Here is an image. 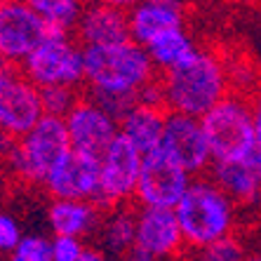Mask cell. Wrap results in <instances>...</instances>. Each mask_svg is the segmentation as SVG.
Here are the masks:
<instances>
[{"label":"cell","mask_w":261,"mask_h":261,"mask_svg":"<svg viewBox=\"0 0 261 261\" xmlns=\"http://www.w3.org/2000/svg\"><path fill=\"white\" fill-rule=\"evenodd\" d=\"M158 80L165 111L198 120L210 113L219 101L233 94L226 61L217 52L202 47L184 66L163 73Z\"/></svg>","instance_id":"1"},{"label":"cell","mask_w":261,"mask_h":261,"mask_svg":"<svg viewBox=\"0 0 261 261\" xmlns=\"http://www.w3.org/2000/svg\"><path fill=\"white\" fill-rule=\"evenodd\" d=\"M87 97L139 99V94L158 78L146 49L134 40L103 47H83Z\"/></svg>","instance_id":"2"},{"label":"cell","mask_w":261,"mask_h":261,"mask_svg":"<svg viewBox=\"0 0 261 261\" xmlns=\"http://www.w3.org/2000/svg\"><path fill=\"white\" fill-rule=\"evenodd\" d=\"M176 224L181 228L184 247L200 252L210 245L236 236L238 205L219 189L210 176L193 179L174 207Z\"/></svg>","instance_id":"3"},{"label":"cell","mask_w":261,"mask_h":261,"mask_svg":"<svg viewBox=\"0 0 261 261\" xmlns=\"http://www.w3.org/2000/svg\"><path fill=\"white\" fill-rule=\"evenodd\" d=\"M200 125L214 163L245 158L256 148L252 109L245 94H236V92L228 94L224 101H219L210 113L200 118Z\"/></svg>","instance_id":"4"},{"label":"cell","mask_w":261,"mask_h":261,"mask_svg":"<svg viewBox=\"0 0 261 261\" xmlns=\"http://www.w3.org/2000/svg\"><path fill=\"white\" fill-rule=\"evenodd\" d=\"M71 153L64 118L45 116L26 137L17 141L10 163L5 165L17 179L29 184H43L52 167Z\"/></svg>","instance_id":"5"},{"label":"cell","mask_w":261,"mask_h":261,"mask_svg":"<svg viewBox=\"0 0 261 261\" xmlns=\"http://www.w3.org/2000/svg\"><path fill=\"white\" fill-rule=\"evenodd\" d=\"M19 71L38 87H71L80 90L85 85V57L83 45L73 36H45Z\"/></svg>","instance_id":"6"},{"label":"cell","mask_w":261,"mask_h":261,"mask_svg":"<svg viewBox=\"0 0 261 261\" xmlns=\"http://www.w3.org/2000/svg\"><path fill=\"white\" fill-rule=\"evenodd\" d=\"M141 155L127 139H118L106 148L99 160V191L94 205L106 210L125 207L137 193V181L141 172Z\"/></svg>","instance_id":"7"},{"label":"cell","mask_w":261,"mask_h":261,"mask_svg":"<svg viewBox=\"0 0 261 261\" xmlns=\"http://www.w3.org/2000/svg\"><path fill=\"white\" fill-rule=\"evenodd\" d=\"M43 118L40 90L19 68L7 66L0 75V132L21 139Z\"/></svg>","instance_id":"8"},{"label":"cell","mask_w":261,"mask_h":261,"mask_svg":"<svg viewBox=\"0 0 261 261\" xmlns=\"http://www.w3.org/2000/svg\"><path fill=\"white\" fill-rule=\"evenodd\" d=\"M193 176L174 165L160 151L141 158V172L134 200L146 210H174L189 191Z\"/></svg>","instance_id":"9"},{"label":"cell","mask_w":261,"mask_h":261,"mask_svg":"<svg viewBox=\"0 0 261 261\" xmlns=\"http://www.w3.org/2000/svg\"><path fill=\"white\" fill-rule=\"evenodd\" d=\"M158 151L193 179L210 172V167L214 165L210 144H207V137L198 118L167 113Z\"/></svg>","instance_id":"10"},{"label":"cell","mask_w":261,"mask_h":261,"mask_svg":"<svg viewBox=\"0 0 261 261\" xmlns=\"http://www.w3.org/2000/svg\"><path fill=\"white\" fill-rule=\"evenodd\" d=\"M45 36L47 31L31 3H0V61L5 66L19 68L26 57L45 40Z\"/></svg>","instance_id":"11"},{"label":"cell","mask_w":261,"mask_h":261,"mask_svg":"<svg viewBox=\"0 0 261 261\" xmlns=\"http://www.w3.org/2000/svg\"><path fill=\"white\" fill-rule=\"evenodd\" d=\"M64 122H66L71 151L80 153V155H87V158H94V160H101L106 148L120 134L116 118H111L90 97H80L78 103L64 118Z\"/></svg>","instance_id":"12"},{"label":"cell","mask_w":261,"mask_h":261,"mask_svg":"<svg viewBox=\"0 0 261 261\" xmlns=\"http://www.w3.org/2000/svg\"><path fill=\"white\" fill-rule=\"evenodd\" d=\"M134 249L151 261H174L184 249L181 228L176 224L174 210H137Z\"/></svg>","instance_id":"13"},{"label":"cell","mask_w":261,"mask_h":261,"mask_svg":"<svg viewBox=\"0 0 261 261\" xmlns=\"http://www.w3.org/2000/svg\"><path fill=\"white\" fill-rule=\"evenodd\" d=\"M52 200L94 202L99 191V160L71 151L43 181Z\"/></svg>","instance_id":"14"},{"label":"cell","mask_w":261,"mask_h":261,"mask_svg":"<svg viewBox=\"0 0 261 261\" xmlns=\"http://www.w3.org/2000/svg\"><path fill=\"white\" fill-rule=\"evenodd\" d=\"M75 40L83 47H103L129 40L127 5L125 3H90L75 29Z\"/></svg>","instance_id":"15"},{"label":"cell","mask_w":261,"mask_h":261,"mask_svg":"<svg viewBox=\"0 0 261 261\" xmlns=\"http://www.w3.org/2000/svg\"><path fill=\"white\" fill-rule=\"evenodd\" d=\"M210 179L224 191L238 207H252L261 202V148H254L245 158L214 163Z\"/></svg>","instance_id":"16"},{"label":"cell","mask_w":261,"mask_h":261,"mask_svg":"<svg viewBox=\"0 0 261 261\" xmlns=\"http://www.w3.org/2000/svg\"><path fill=\"white\" fill-rule=\"evenodd\" d=\"M127 24H129V40L137 45H146L158 36L172 29L186 26V7L174 0H144L127 5Z\"/></svg>","instance_id":"17"},{"label":"cell","mask_w":261,"mask_h":261,"mask_svg":"<svg viewBox=\"0 0 261 261\" xmlns=\"http://www.w3.org/2000/svg\"><path fill=\"white\" fill-rule=\"evenodd\" d=\"M165 118H167V111L165 109L137 101L132 109L120 118L118 129H120L122 139H127L141 155H148V153L160 148Z\"/></svg>","instance_id":"18"},{"label":"cell","mask_w":261,"mask_h":261,"mask_svg":"<svg viewBox=\"0 0 261 261\" xmlns=\"http://www.w3.org/2000/svg\"><path fill=\"white\" fill-rule=\"evenodd\" d=\"M103 210L94 202H75V200H52L47 207V226L52 236L64 238H83L99 231Z\"/></svg>","instance_id":"19"},{"label":"cell","mask_w":261,"mask_h":261,"mask_svg":"<svg viewBox=\"0 0 261 261\" xmlns=\"http://www.w3.org/2000/svg\"><path fill=\"white\" fill-rule=\"evenodd\" d=\"M144 49L151 59L153 68L158 71V75H163V73H170L174 68L184 66L200 47L195 43V38L191 36V31H186V26H184V29H172L163 36H158Z\"/></svg>","instance_id":"20"},{"label":"cell","mask_w":261,"mask_h":261,"mask_svg":"<svg viewBox=\"0 0 261 261\" xmlns=\"http://www.w3.org/2000/svg\"><path fill=\"white\" fill-rule=\"evenodd\" d=\"M134 231H137V210L129 205L106 210L99 224V240L109 254L125 256L134 247Z\"/></svg>","instance_id":"21"},{"label":"cell","mask_w":261,"mask_h":261,"mask_svg":"<svg viewBox=\"0 0 261 261\" xmlns=\"http://www.w3.org/2000/svg\"><path fill=\"white\" fill-rule=\"evenodd\" d=\"M47 36H73L85 5L75 0H31Z\"/></svg>","instance_id":"22"},{"label":"cell","mask_w":261,"mask_h":261,"mask_svg":"<svg viewBox=\"0 0 261 261\" xmlns=\"http://www.w3.org/2000/svg\"><path fill=\"white\" fill-rule=\"evenodd\" d=\"M7 261H52L49 238L40 233H24L19 245L7 254Z\"/></svg>","instance_id":"23"},{"label":"cell","mask_w":261,"mask_h":261,"mask_svg":"<svg viewBox=\"0 0 261 261\" xmlns=\"http://www.w3.org/2000/svg\"><path fill=\"white\" fill-rule=\"evenodd\" d=\"M247 247L243 240H238L236 236L219 240V243L210 245V247L193 252V261H243L247 256Z\"/></svg>","instance_id":"24"},{"label":"cell","mask_w":261,"mask_h":261,"mask_svg":"<svg viewBox=\"0 0 261 261\" xmlns=\"http://www.w3.org/2000/svg\"><path fill=\"white\" fill-rule=\"evenodd\" d=\"M40 97H43L45 116L66 118L68 111L78 103L80 94L78 90H71V87H49V90H40Z\"/></svg>","instance_id":"25"},{"label":"cell","mask_w":261,"mask_h":261,"mask_svg":"<svg viewBox=\"0 0 261 261\" xmlns=\"http://www.w3.org/2000/svg\"><path fill=\"white\" fill-rule=\"evenodd\" d=\"M21 238H24V231H21L19 219L0 210V254H10Z\"/></svg>","instance_id":"26"},{"label":"cell","mask_w":261,"mask_h":261,"mask_svg":"<svg viewBox=\"0 0 261 261\" xmlns=\"http://www.w3.org/2000/svg\"><path fill=\"white\" fill-rule=\"evenodd\" d=\"M49 249H52V261H78L87 247L78 238L52 236L49 238Z\"/></svg>","instance_id":"27"},{"label":"cell","mask_w":261,"mask_h":261,"mask_svg":"<svg viewBox=\"0 0 261 261\" xmlns=\"http://www.w3.org/2000/svg\"><path fill=\"white\" fill-rule=\"evenodd\" d=\"M249 109H252V122H254L256 148H261V87L259 90H254L252 99H249Z\"/></svg>","instance_id":"28"},{"label":"cell","mask_w":261,"mask_h":261,"mask_svg":"<svg viewBox=\"0 0 261 261\" xmlns=\"http://www.w3.org/2000/svg\"><path fill=\"white\" fill-rule=\"evenodd\" d=\"M78 261H106V254H103L101 249H97V247H87Z\"/></svg>","instance_id":"29"},{"label":"cell","mask_w":261,"mask_h":261,"mask_svg":"<svg viewBox=\"0 0 261 261\" xmlns=\"http://www.w3.org/2000/svg\"><path fill=\"white\" fill-rule=\"evenodd\" d=\"M243 261H261V252H249Z\"/></svg>","instance_id":"30"},{"label":"cell","mask_w":261,"mask_h":261,"mask_svg":"<svg viewBox=\"0 0 261 261\" xmlns=\"http://www.w3.org/2000/svg\"><path fill=\"white\" fill-rule=\"evenodd\" d=\"M5 68H7V66L3 64V61H0V75H3V71H5Z\"/></svg>","instance_id":"31"},{"label":"cell","mask_w":261,"mask_h":261,"mask_svg":"<svg viewBox=\"0 0 261 261\" xmlns=\"http://www.w3.org/2000/svg\"><path fill=\"white\" fill-rule=\"evenodd\" d=\"M174 261H176V259H174Z\"/></svg>","instance_id":"32"}]
</instances>
